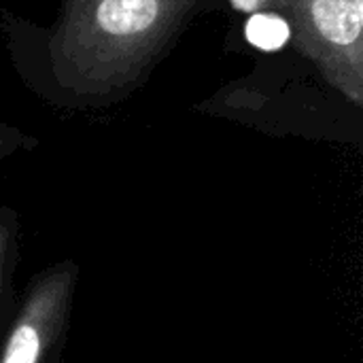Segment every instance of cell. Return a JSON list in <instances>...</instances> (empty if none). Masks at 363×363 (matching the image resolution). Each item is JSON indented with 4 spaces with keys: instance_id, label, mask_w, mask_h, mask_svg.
Instances as JSON below:
<instances>
[{
    "instance_id": "6da1fadb",
    "label": "cell",
    "mask_w": 363,
    "mask_h": 363,
    "mask_svg": "<svg viewBox=\"0 0 363 363\" xmlns=\"http://www.w3.org/2000/svg\"><path fill=\"white\" fill-rule=\"evenodd\" d=\"M213 0H60L53 23L2 15L23 83L45 102L96 111L140 89L183 30Z\"/></svg>"
},
{
    "instance_id": "7a4b0ae2",
    "label": "cell",
    "mask_w": 363,
    "mask_h": 363,
    "mask_svg": "<svg viewBox=\"0 0 363 363\" xmlns=\"http://www.w3.org/2000/svg\"><path fill=\"white\" fill-rule=\"evenodd\" d=\"M81 266L60 259L34 272L0 336V363H62Z\"/></svg>"
},
{
    "instance_id": "3957f363",
    "label": "cell",
    "mask_w": 363,
    "mask_h": 363,
    "mask_svg": "<svg viewBox=\"0 0 363 363\" xmlns=\"http://www.w3.org/2000/svg\"><path fill=\"white\" fill-rule=\"evenodd\" d=\"M291 45L347 102L363 104V0H289Z\"/></svg>"
},
{
    "instance_id": "277c9868",
    "label": "cell",
    "mask_w": 363,
    "mask_h": 363,
    "mask_svg": "<svg viewBox=\"0 0 363 363\" xmlns=\"http://www.w3.org/2000/svg\"><path fill=\"white\" fill-rule=\"evenodd\" d=\"M21 259V219L17 211L0 206V336L15 308V274Z\"/></svg>"
},
{
    "instance_id": "5b68a950",
    "label": "cell",
    "mask_w": 363,
    "mask_h": 363,
    "mask_svg": "<svg viewBox=\"0 0 363 363\" xmlns=\"http://www.w3.org/2000/svg\"><path fill=\"white\" fill-rule=\"evenodd\" d=\"M245 36L262 51H281L291 40V26L281 13H253L245 26Z\"/></svg>"
},
{
    "instance_id": "8992f818",
    "label": "cell",
    "mask_w": 363,
    "mask_h": 363,
    "mask_svg": "<svg viewBox=\"0 0 363 363\" xmlns=\"http://www.w3.org/2000/svg\"><path fill=\"white\" fill-rule=\"evenodd\" d=\"M38 145V138L32 134H26L13 123H6L0 119V164L9 157H13L19 151L34 149Z\"/></svg>"
},
{
    "instance_id": "52a82bcc",
    "label": "cell",
    "mask_w": 363,
    "mask_h": 363,
    "mask_svg": "<svg viewBox=\"0 0 363 363\" xmlns=\"http://www.w3.org/2000/svg\"><path fill=\"white\" fill-rule=\"evenodd\" d=\"M232 9L253 15V13H264V11H272V13H281L287 15L289 11V0H228Z\"/></svg>"
}]
</instances>
